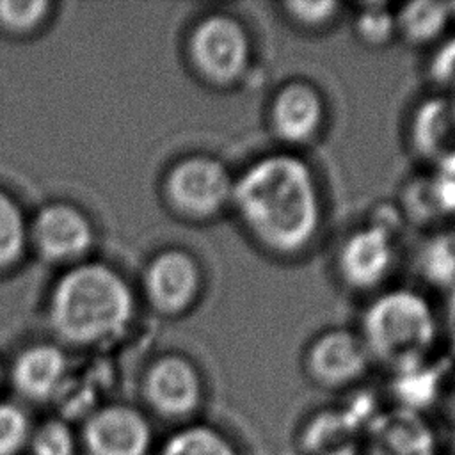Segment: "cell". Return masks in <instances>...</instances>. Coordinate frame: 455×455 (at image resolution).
<instances>
[{"label": "cell", "instance_id": "1", "mask_svg": "<svg viewBox=\"0 0 455 455\" xmlns=\"http://www.w3.org/2000/svg\"><path fill=\"white\" fill-rule=\"evenodd\" d=\"M238 217L267 251L299 258L318 242L327 220V199L315 165L299 151L256 158L235 180Z\"/></svg>", "mask_w": 455, "mask_h": 455}, {"label": "cell", "instance_id": "2", "mask_svg": "<svg viewBox=\"0 0 455 455\" xmlns=\"http://www.w3.org/2000/svg\"><path fill=\"white\" fill-rule=\"evenodd\" d=\"M373 366L393 373L423 368L443 341L441 309L421 286L389 284L366 297L355 325Z\"/></svg>", "mask_w": 455, "mask_h": 455}, {"label": "cell", "instance_id": "3", "mask_svg": "<svg viewBox=\"0 0 455 455\" xmlns=\"http://www.w3.org/2000/svg\"><path fill=\"white\" fill-rule=\"evenodd\" d=\"M133 311L126 283L112 268L89 263L64 274L50 299L53 329L75 343H94L121 331Z\"/></svg>", "mask_w": 455, "mask_h": 455}, {"label": "cell", "instance_id": "4", "mask_svg": "<svg viewBox=\"0 0 455 455\" xmlns=\"http://www.w3.org/2000/svg\"><path fill=\"white\" fill-rule=\"evenodd\" d=\"M400 229L384 217L350 228L336 245L332 270L338 283L352 293L370 297L391 284L400 263Z\"/></svg>", "mask_w": 455, "mask_h": 455}, {"label": "cell", "instance_id": "5", "mask_svg": "<svg viewBox=\"0 0 455 455\" xmlns=\"http://www.w3.org/2000/svg\"><path fill=\"white\" fill-rule=\"evenodd\" d=\"M373 361L355 327L332 325L313 334L302 352L307 380L322 389H343L366 377Z\"/></svg>", "mask_w": 455, "mask_h": 455}, {"label": "cell", "instance_id": "6", "mask_svg": "<svg viewBox=\"0 0 455 455\" xmlns=\"http://www.w3.org/2000/svg\"><path fill=\"white\" fill-rule=\"evenodd\" d=\"M329 103L320 85L309 78H290L277 87L268 107V124L290 151L318 142L327 130Z\"/></svg>", "mask_w": 455, "mask_h": 455}, {"label": "cell", "instance_id": "7", "mask_svg": "<svg viewBox=\"0 0 455 455\" xmlns=\"http://www.w3.org/2000/svg\"><path fill=\"white\" fill-rule=\"evenodd\" d=\"M192 55L197 68L212 80L229 84L249 69L251 37L235 18L210 16L194 30Z\"/></svg>", "mask_w": 455, "mask_h": 455}, {"label": "cell", "instance_id": "8", "mask_svg": "<svg viewBox=\"0 0 455 455\" xmlns=\"http://www.w3.org/2000/svg\"><path fill=\"white\" fill-rule=\"evenodd\" d=\"M407 144L432 171H455V96L430 92L407 117Z\"/></svg>", "mask_w": 455, "mask_h": 455}, {"label": "cell", "instance_id": "9", "mask_svg": "<svg viewBox=\"0 0 455 455\" xmlns=\"http://www.w3.org/2000/svg\"><path fill=\"white\" fill-rule=\"evenodd\" d=\"M235 180L212 158L197 156L178 164L167 178L172 203L188 215H213L233 199Z\"/></svg>", "mask_w": 455, "mask_h": 455}, {"label": "cell", "instance_id": "10", "mask_svg": "<svg viewBox=\"0 0 455 455\" xmlns=\"http://www.w3.org/2000/svg\"><path fill=\"white\" fill-rule=\"evenodd\" d=\"M82 443L89 455H148L151 428L139 411L108 405L85 421Z\"/></svg>", "mask_w": 455, "mask_h": 455}, {"label": "cell", "instance_id": "11", "mask_svg": "<svg viewBox=\"0 0 455 455\" xmlns=\"http://www.w3.org/2000/svg\"><path fill=\"white\" fill-rule=\"evenodd\" d=\"M148 403L162 416L183 418L201 400V382L194 366L183 357L169 355L156 361L146 375Z\"/></svg>", "mask_w": 455, "mask_h": 455}, {"label": "cell", "instance_id": "12", "mask_svg": "<svg viewBox=\"0 0 455 455\" xmlns=\"http://www.w3.org/2000/svg\"><path fill=\"white\" fill-rule=\"evenodd\" d=\"M34 240L44 258L64 261L89 249L92 229L78 210L66 204H50L41 210L34 222Z\"/></svg>", "mask_w": 455, "mask_h": 455}, {"label": "cell", "instance_id": "13", "mask_svg": "<svg viewBox=\"0 0 455 455\" xmlns=\"http://www.w3.org/2000/svg\"><path fill=\"white\" fill-rule=\"evenodd\" d=\"M197 286V267L180 251L156 256L146 272L148 293L153 302L165 311L183 309L194 299Z\"/></svg>", "mask_w": 455, "mask_h": 455}, {"label": "cell", "instance_id": "14", "mask_svg": "<svg viewBox=\"0 0 455 455\" xmlns=\"http://www.w3.org/2000/svg\"><path fill=\"white\" fill-rule=\"evenodd\" d=\"M396 39L411 48L432 50L451 34L453 16L448 2L395 4Z\"/></svg>", "mask_w": 455, "mask_h": 455}, {"label": "cell", "instance_id": "15", "mask_svg": "<svg viewBox=\"0 0 455 455\" xmlns=\"http://www.w3.org/2000/svg\"><path fill=\"white\" fill-rule=\"evenodd\" d=\"M66 375L64 354L52 345L27 348L14 363L12 380L16 389L32 400L48 398Z\"/></svg>", "mask_w": 455, "mask_h": 455}, {"label": "cell", "instance_id": "16", "mask_svg": "<svg viewBox=\"0 0 455 455\" xmlns=\"http://www.w3.org/2000/svg\"><path fill=\"white\" fill-rule=\"evenodd\" d=\"M373 455H432V434L411 411L391 412L373 425Z\"/></svg>", "mask_w": 455, "mask_h": 455}, {"label": "cell", "instance_id": "17", "mask_svg": "<svg viewBox=\"0 0 455 455\" xmlns=\"http://www.w3.org/2000/svg\"><path fill=\"white\" fill-rule=\"evenodd\" d=\"M416 272L421 279V288L439 286L450 291L455 286V233L453 228L428 231L414 254Z\"/></svg>", "mask_w": 455, "mask_h": 455}, {"label": "cell", "instance_id": "18", "mask_svg": "<svg viewBox=\"0 0 455 455\" xmlns=\"http://www.w3.org/2000/svg\"><path fill=\"white\" fill-rule=\"evenodd\" d=\"M352 34L368 50H384L396 43L395 4L357 2L348 5Z\"/></svg>", "mask_w": 455, "mask_h": 455}, {"label": "cell", "instance_id": "19", "mask_svg": "<svg viewBox=\"0 0 455 455\" xmlns=\"http://www.w3.org/2000/svg\"><path fill=\"white\" fill-rule=\"evenodd\" d=\"M283 16L297 30L322 36L332 30L348 12V4L336 0H288L281 4Z\"/></svg>", "mask_w": 455, "mask_h": 455}, {"label": "cell", "instance_id": "20", "mask_svg": "<svg viewBox=\"0 0 455 455\" xmlns=\"http://www.w3.org/2000/svg\"><path fill=\"white\" fill-rule=\"evenodd\" d=\"M160 455H238L235 446L219 430L208 425H192L174 432L162 446Z\"/></svg>", "mask_w": 455, "mask_h": 455}, {"label": "cell", "instance_id": "21", "mask_svg": "<svg viewBox=\"0 0 455 455\" xmlns=\"http://www.w3.org/2000/svg\"><path fill=\"white\" fill-rule=\"evenodd\" d=\"M25 243V226L16 203L0 192V268L20 258Z\"/></svg>", "mask_w": 455, "mask_h": 455}, {"label": "cell", "instance_id": "22", "mask_svg": "<svg viewBox=\"0 0 455 455\" xmlns=\"http://www.w3.org/2000/svg\"><path fill=\"white\" fill-rule=\"evenodd\" d=\"M30 455H76V441L71 428L60 419H48L30 434Z\"/></svg>", "mask_w": 455, "mask_h": 455}, {"label": "cell", "instance_id": "23", "mask_svg": "<svg viewBox=\"0 0 455 455\" xmlns=\"http://www.w3.org/2000/svg\"><path fill=\"white\" fill-rule=\"evenodd\" d=\"M430 52L427 64V76L432 92L455 96V34L444 37Z\"/></svg>", "mask_w": 455, "mask_h": 455}, {"label": "cell", "instance_id": "24", "mask_svg": "<svg viewBox=\"0 0 455 455\" xmlns=\"http://www.w3.org/2000/svg\"><path fill=\"white\" fill-rule=\"evenodd\" d=\"M30 423L25 411L14 403H0V455H18L30 439Z\"/></svg>", "mask_w": 455, "mask_h": 455}, {"label": "cell", "instance_id": "25", "mask_svg": "<svg viewBox=\"0 0 455 455\" xmlns=\"http://www.w3.org/2000/svg\"><path fill=\"white\" fill-rule=\"evenodd\" d=\"M48 7V2L43 0H4L0 2V21L12 30H28L43 20Z\"/></svg>", "mask_w": 455, "mask_h": 455}, {"label": "cell", "instance_id": "26", "mask_svg": "<svg viewBox=\"0 0 455 455\" xmlns=\"http://www.w3.org/2000/svg\"><path fill=\"white\" fill-rule=\"evenodd\" d=\"M441 309V325H443V341H448L450 348L455 354V286L446 291Z\"/></svg>", "mask_w": 455, "mask_h": 455}, {"label": "cell", "instance_id": "27", "mask_svg": "<svg viewBox=\"0 0 455 455\" xmlns=\"http://www.w3.org/2000/svg\"><path fill=\"white\" fill-rule=\"evenodd\" d=\"M450 4V11H451V16H453V23H455V2H448Z\"/></svg>", "mask_w": 455, "mask_h": 455}, {"label": "cell", "instance_id": "28", "mask_svg": "<svg viewBox=\"0 0 455 455\" xmlns=\"http://www.w3.org/2000/svg\"><path fill=\"white\" fill-rule=\"evenodd\" d=\"M451 228H453V233H455V224H453V226H451Z\"/></svg>", "mask_w": 455, "mask_h": 455}]
</instances>
